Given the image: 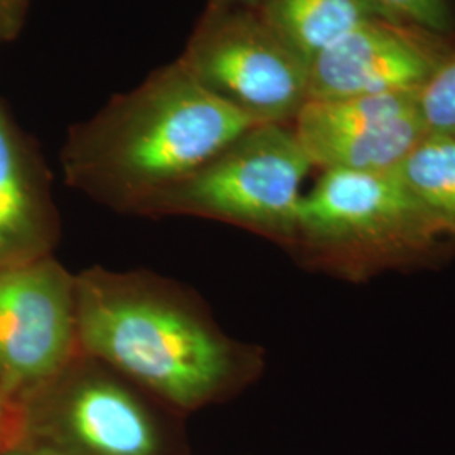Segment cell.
I'll return each mask as SVG.
<instances>
[{
  "mask_svg": "<svg viewBox=\"0 0 455 455\" xmlns=\"http://www.w3.org/2000/svg\"><path fill=\"white\" fill-rule=\"evenodd\" d=\"M75 278L83 353L180 415L227 402L265 370L261 347L227 334L208 304L172 278L100 265Z\"/></svg>",
  "mask_w": 455,
  "mask_h": 455,
  "instance_id": "6da1fadb",
  "label": "cell"
},
{
  "mask_svg": "<svg viewBox=\"0 0 455 455\" xmlns=\"http://www.w3.org/2000/svg\"><path fill=\"white\" fill-rule=\"evenodd\" d=\"M253 125L176 60L71 127L61 150L66 184L114 212L142 216Z\"/></svg>",
  "mask_w": 455,
  "mask_h": 455,
  "instance_id": "7a4b0ae2",
  "label": "cell"
},
{
  "mask_svg": "<svg viewBox=\"0 0 455 455\" xmlns=\"http://www.w3.org/2000/svg\"><path fill=\"white\" fill-rule=\"evenodd\" d=\"M455 243L393 171H321L302 195L289 251L347 280L440 257Z\"/></svg>",
  "mask_w": 455,
  "mask_h": 455,
  "instance_id": "3957f363",
  "label": "cell"
},
{
  "mask_svg": "<svg viewBox=\"0 0 455 455\" xmlns=\"http://www.w3.org/2000/svg\"><path fill=\"white\" fill-rule=\"evenodd\" d=\"M19 411L17 443L37 455H189L182 415L83 351Z\"/></svg>",
  "mask_w": 455,
  "mask_h": 455,
  "instance_id": "277c9868",
  "label": "cell"
},
{
  "mask_svg": "<svg viewBox=\"0 0 455 455\" xmlns=\"http://www.w3.org/2000/svg\"><path fill=\"white\" fill-rule=\"evenodd\" d=\"M312 169L292 125H253L154 199L142 218L212 220L291 250Z\"/></svg>",
  "mask_w": 455,
  "mask_h": 455,
  "instance_id": "5b68a950",
  "label": "cell"
},
{
  "mask_svg": "<svg viewBox=\"0 0 455 455\" xmlns=\"http://www.w3.org/2000/svg\"><path fill=\"white\" fill-rule=\"evenodd\" d=\"M178 61L208 93L257 125H292L309 100V66L259 9L206 5Z\"/></svg>",
  "mask_w": 455,
  "mask_h": 455,
  "instance_id": "8992f818",
  "label": "cell"
},
{
  "mask_svg": "<svg viewBox=\"0 0 455 455\" xmlns=\"http://www.w3.org/2000/svg\"><path fill=\"white\" fill-rule=\"evenodd\" d=\"M78 353L75 274L54 255L0 272V396L19 407Z\"/></svg>",
  "mask_w": 455,
  "mask_h": 455,
  "instance_id": "52a82bcc",
  "label": "cell"
},
{
  "mask_svg": "<svg viewBox=\"0 0 455 455\" xmlns=\"http://www.w3.org/2000/svg\"><path fill=\"white\" fill-rule=\"evenodd\" d=\"M415 95L309 100L292 129L314 169L393 171L427 133Z\"/></svg>",
  "mask_w": 455,
  "mask_h": 455,
  "instance_id": "ba28073f",
  "label": "cell"
},
{
  "mask_svg": "<svg viewBox=\"0 0 455 455\" xmlns=\"http://www.w3.org/2000/svg\"><path fill=\"white\" fill-rule=\"evenodd\" d=\"M437 37L393 19L366 22L310 61L309 100L417 93L451 56Z\"/></svg>",
  "mask_w": 455,
  "mask_h": 455,
  "instance_id": "9c48e42d",
  "label": "cell"
},
{
  "mask_svg": "<svg viewBox=\"0 0 455 455\" xmlns=\"http://www.w3.org/2000/svg\"><path fill=\"white\" fill-rule=\"evenodd\" d=\"M60 238L48 165L0 101V272L54 255Z\"/></svg>",
  "mask_w": 455,
  "mask_h": 455,
  "instance_id": "30bf717a",
  "label": "cell"
},
{
  "mask_svg": "<svg viewBox=\"0 0 455 455\" xmlns=\"http://www.w3.org/2000/svg\"><path fill=\"white\" fill-rule=\"evenodd\" d=\"M259 11L307 66L321 51L359 26L376 19L398 20L374 0H263Z\"/></svg>",
  "mask_w": 455,
  "mask_h": 455,
  "instance_id": "8fae6325",
  "label": "cell"
},
{
  "mask_svg": "<svg viewBox=\"0 0 455 455\" xmlns=\"http://www.w3.org/2000/svg\"><path fill=\"white\" fill-rule=\"evenodd\" d=\"M393 172L455 242V139L425 133Z\"/></svg>",
  "mask_w": 455,
  "mask_h": 455,
  "instance_id": "7c38bea8",
  "label": "cell"
},
{
  "mask_svg": "<svg viewBox=\"0 0 455 455\" xmlns=\"http://www.w3.org/2000/svg\"><path fill=\"white\" fill-rule=\"evenodd\" d=\"M427 133L455 139V56H449L415 95Z\"/></svg>",
  "mask_w": 455,
  "mask_h": 455,
  "instance_id": "4fadbf2b",
  "label": "cell"
},
{
  "mask_svg": "<svg viewBox=\"0 0 455 455\" xmlns=\"http://www.w3.org/2000/svg\"><path fill=\"white\" fill-rule=\"evenodd\" d=\"M390 16L427 33L443 36L454 29L447 0H374Z\"/></svg>",
  "mask_w": 455,
  "mask_h": 455,
  "instance_id": "5bb4252c",
  "label": "cell"
},
{
  "mask_svg": "<svg viewBox=\"0 0 455 455\" xmlns=\"http://www.w3.org/2000/svg\"><path fill=\"white\" fill-rule=\"evenodd\" d=\"M20 430L19 407L0 396V451L17 443Z\"/></svg>",
  "mask_w": 455,
  "mask_h": 455,
  "instance_id": "9a60e30c",
  "label": "cell"
},
{
  "mask_svg": "<svg viewBox=\"0 0 455 455\" xmlns=\"http://www.w3.org/2000/svg\"><path fill=\"white\" fill-rule=\"evenodd\" d=\"M19 26L16 20L12 19L11 9H9V0H0V43L11 41L16 37L19 33Z\"/></svg>",
  "mask_w": 455,
  "mask_h": 455,
  "instance_id": "2e32d148",
  "label": "cell"
},
{
  "mask_svg": "<svg viewBox=\"0 0 455 455\" xmlns=\"http://www.w3.org/2000/svg\"><path fill=\"white\" fill-rule=\"evenodd\" d=\"M263 0H208V5L214 7H244V9H259Z\"/></svg>",
  "mask_w": 455,
  "mask_h": 455,
  "instance_id": "e0dca14e",
  "label": "cell"
},
{
  "mask_svg": "<svg viewBox=\"0 0 455 455\" xmlns=\"http://www.w3.org/2000/svg\"><path fill=\"white\" fill-rule=\"evenodd\" d=\"M28 2H29V0H9L11 14H12V19L16 20V24L19 28L22 26V19H24V14H26Z\"/></svg>",
  "mask_w": 455,
  "mask_h": 455,
  "instance_id": "ac0fdd59",
  "label": "cell"
},
{
  "mask_svg": "<svg viewBox=\"0 0 455 455\" xmlns=\"http://www.w3.org/2000/svg\"><path fill=\"white\" fill-rule=\"evenodd\" d=\"M0 455H37L33 451H29L28 447L20 445V443H14L4 451H0Z\"/></svg>",
  "mask_w": 455,
  "mask_h": 455,
  "instance_id": "d6986e66",
  "label": "cell"
}]
</instances>
